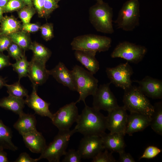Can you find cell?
I'll list each match as a JSON object with an SVG mask.
<instances>
[{
	"mask_svg": "<svg viewBox=\"0 0 162 162\" xmlns=\"http://www.w3.org/2000/svg\"><path fill=\"white\" fill-rule=\"evenodd\" d=\"M140 17L138 0H128L123 4L114 22L117 28L132 31L139 25Z\"/></svg>",
	"mask_w": 162,
	"mask_h": 162,
	"instance_id": "obj_5",
	"label": "cell"
},
{
	"mask_svg": "<svg viewBox=\"0 0 162 162\" xmlns=\"http://www.w3.org/2000/svg\"><path fill=\"white\" fill-rule=\"evenodd\" d=\"M123 106H119L108 112L106 116V129L111 133H118L126 134L128 115Z\"/></svg>",
	"mask_w": 162,
	"mask_h": 162,
	"instance_id": "obj_12",
	"label": "cell"
},
{
	"mask_svg": "<svg viewBox=\"0 0 162 162\" xmlns=\"http://www.w3.org/2000/svg\"><path fill=\"white\" fill-rule=\"evenodd\" d=\"M29 50L33 52L32 58L46 64L50 58L51 52L43 45L36 42H32Z\"/></svg>",
	"mask_w": 162,
	"mask_h": 162,
	"instance_id": "obj_26",
	"label": "cell"
},
{
	"mask_svg": "<svg viewBox=\"0 0 162 162\" xmlns=\"http://www.w3.org/2000/svg\"><path fill=\"white\" fill-rule=\"evenodd\" d=\"M12 137L11 129L0 120V147L12 151L16 150L18 148L13 142Z\"/></svg>",
	"mask_w": 162,
	"mask_h": 162,
	"instance_id": "obj_25",
	"label": "cell"
},
{
	"mask_svg": "<svg viewBox=\"0 0 162 162\" xmlns=\"http://www.w3.org/2000/svg\"><path fill=\"white\" fill-rule=\"evenodd\" d=\"M76 102H72L66 104L53 114L51 120L52 124L59 130H68L76 122L79 114Z\"/></svg>",
	"mask_w": 162,
	"mask_h": 162,
	"instance_id": "obj_9",
	"label": "cell"
},
{
	"mask_svg": "<svg viewBox=\"0 0 162 162\" xmlns=\"http://www.w3.org/2000/svg\"><path fill=\"white\" fill-rule=\"evenodd\" d=\"M1 29H0V35L1 34Z\"/></svg>",
	"mask_w": 162,
	"mask_h": 162,
	"instance_id": "obj_52",
	"label": "cell"
},
{
	"mask_svg": "<svg viewBox=\"0 0 162 162\" xmlns=\"http://www.w3.org/2000/svg\"><path fill=\"white\" fill-rule=\"evenodd\" d=\"M97 2L103 1V0H96Z\"/></svg>",
	"mask_w": 162,
	"mask_h": 162,
	"instance_id": "obj_51",
	"label": "cell"
},
{
	"mask_svg": "<svg viewBox=\"0 0 162 162\" xmlns=\"http://www.w3.org/2000/svg\"><path fill=\"white\" fill-rule=\"evenodd\" d=\"M104 149L101 138L97 135L84 136L80 141L77 151L82 158H92Z\"/></svg>",
	"mask_w": 162,
	"mask_h": 162,
	"instance_id": "obj_13",
	"label": "cell"
},
{
	"mask_svg": "<svg viewBox=\"0 0 162 162\" xmlns=\"http://www.w3.org/2000/svg\"><path fill=\"white\" fill-rule=\"evenodd\" d=\"M26 6L21 0H10L3 9L4 13L18 11Z\"/></svg>",
	"mask_w": 162,
	"mask_h": 162,
	"instance_id": "obj_33",
	"label": "cell"
},
{
	"mask_svg": "<svg viewBox=\"0 0 162 162\" xmlns=\"http://www.w3.org/2000/svg\"><path fill=\"white\" fill-rule=\"evenodd\" d=\"M48 71L50 75L52 76L58 82L71 91H77L72 71L68 70L63 63L59 62L55 68Z\"/></svg>",
	"mask_w": 162,
	"mask_h": 162,
	"instance_id": "obj_15",
	"label": "cell"
},
{
	"mask_svg": "<svg viewBox=\"0 0 162 162\" xmlns=\"http://www.w3.org/2000/svg\"><path fill=\"white\" fill-rule=\"evenodd\" d=\"M1 34L9 35L21 30L20 22L13 16H4L0 22Z\"/></svg>",
	"mask_w": 162,
	"mask_h": 162,
	"instance_id": "obj_24",
	"label": "cell"
},
{
	"mask_svg": "<svg viewBox=\"0 0 162 162\" xmlns=\"http://www.w3.org/2000/svg\"><path fill=\"white\" fill-rule=\"evenodd\" d=\"M7 153L4 151V149L0 147V162H8Z\"/></svg>",
	"mask_w": 162,
	"mask_h": 162,
	"instance_id": "obj_45",
	"label": "cell"
},
{
	"mask_svg": "<svg viewBox=\"0 0 162 162\" xmlns=\"http://www.w3.org/2000/svg\"><path fill=\"white\" fill-rule=\"evenodd\" d=\"M19 118L13 126L22 136L28 133L37 130V121L33 115L24 112L19 115Z\"/></svg>",
	"mask_w": 162,
	"mask_h": 162,
	"instance_id": "obj_22",
	"label": "cell"
},
{
	"mask_svg": "<svg viewBox=\"0 0 162 162\" xmlns=\"http://www.w3.org/2000/svg\"><path fill=\"white\" fill-rule=\"evenodd\" d=\"M12 42L9 36L1 34L0 35V52H2L7 50Z\"/></svg>",
	"mask_w": 162,
	"mask_h": 162,
	"instance_id": "obj_39",
	"label": "cell"
},
{
	"mask_svg": "<svg viewBox=\"0 0 162 162\" xmlns=\"http://www.w3.org/2000/svg\"><path fill=\"white\" fill-rule=\"evenodd\" d=\"M41 26L37 23H29L22 24L21 26V30L28 33H34L40 30Z\"/></svg>",
	"mask_w": 162,
	"mask_h": 162,
	"instance_id": "obj_40",
	"label": "cell"
},
{
	"mask_svg": "<svg viewBox=\"0 0 162 162\" xmlns=\"http://www.w3.org/2000/svg\"><path fill=\"white\" fill-rule=\"evenodd\" d=\"M22 136L26 146L33 153L41 154L47 146L44 137L37 130Z\"/></svg>",
	"mask_w": 162,
	"mask_h": 162,
	"instance_id": "obj_19",
	"label": "cell"
},
{
	"mask_svg": "<svg viewBox=\"0 0 162 162\" xmlns=\"http://www.w3.org/2000/svg\"><path fill=\"white\" fill-rule=\"evenodd\" d=\"M32 86L31 94L25 100V104L33 109L36 114L42 116L47 117L51 120L53 114L49 109L50 104L41 98L37 94V86Z\"/></svg>",
	"mask_w": 162,
	"mask_h": 162,
	"instance_id": "obj_16",
	"label": "cell"
},
{
	"mask_svg": "<svg viewBox=\"0 0 162 162\" xmlns=\"http://www.w3.org/2000/svg\"><path fill=\"white\" fill-rule=\"evenodd\" d=\"M96 53L93 51L76 50L74 56L77 61L94 74L99 69V63L95 57Z\"/></svg>",
	"mask_w": 162,
	"mask_h": 162,
	"instance_id": "obj_21",
	"label": "cell"
},
{
	"mask_svg": "<svg viewBox=\"0 0 162 162\" xmlns=\"http://www.w3.org/2000/svg\"><path fill=\"white\" fill-rule=\"evenodd\" d=\"M10 0H0V7L3 9Z\"/></svg>",
	"mask_w": 162,
	"mask_h": 162,
	"instance_id": "obj_48",
	"label": "cell"
},
{
	"mask_svg": "<svg viewBox=\"0 0 162 162\" xmlns=\"http://www.w3.org/2000/svg\"><path fill=\"white\" fill-rule=\"evenodd\" d=\"M73 73L77 91L79 94V97L76 103L82 101L86 104V98L90 95H93L98 87V80L93 74L82 67L75 65L72 70Z\"/></svg>",
	"mask_w": 162,
	"mask_h": 162,
	"instance_id": "obj_6",
	"label": "cell"
},
{
	"mask_svg": "<svg viewBox=\"0 0 162 162\" xmlns=\"http://www.w3.org/2000/svg\"><path fill=\"white\" fill-rule=\"evenodd\" d=\"M25 100L9 95L0 100V107L9 110L20 115L23 113L25 104Z\"/></svg>",
	"mask_w": 162,
	"mask_h": 162,
	"instance_id": "obj_23",
	"label": "cell"
},
{
	"mask_svg": "<svg viewBox=\"0 0 162 162\" xmlns=\"http://www.w3.org/2000/svg\"><path fill=\"white\" fill-rule=\"evenodd\" d=\"M64 155L62 162H80L82 158L78 151L74 149H70Z\"/></svg>",
	"mask_w": 162,
	"mask_h": 162,
	"instance_id": "obj_37",
	"label": "cell"
},
{
	"mask_svg": "<svg viewBox=\"0 0 162 162\" xmlns=\"http://www.w3.org/2000/svg\"><path fill=\"white\" fill-rule=\"evenodd\" d=\"M7 51L8 55L16 61L21 58L25 54L24 51L18 45L12 42Z\"/></svg>",
	"mask_w": 162,
	"mask_h": 162,
	"instance_id": "obj_34",
	"label": "cell"
},
{
	"mask_svg": "<svg viewBox=\"0 0 162 162\" xmlns=\"http://www.w3.org/2000/svg\"><path fill=\"white\" fill-rule=\"evenodd\" d=\"M124 136L123 134L118 133H105L100 136L104 149L109 150L112 153H118L124 150L126 144Z\"/></svg>",
	"mask_w": 162,
	"mask_h": 162,
	"instance_id": "obj_20",
	"label": "cell"
},
{
	"mask_svg": "<svg viewBox=\"0 0 162 162\" xmlns=\"http://www.w3.org/2000/svg\"><path fill=\"white\" fill-rule=\"evenodd\" d=\"M45 64L33 58L29 62L27 76L32 85L38 86L42 85L48 79L50 74Z\"/></svg>",
	"mask_w": 162,
	"mask_h": 162,
	"instance_id": "obj_17",
	"label": "cell"
},
{
	"mask_svg": "<svg viewBox=\"0 0 162 162\" xmlns=\"http://www.w3.org/2000/svg\"><path fill=\"white\" fill-rule=\"evenodd\" d=\"M43 38L46 41L51 40L54 37L52 24L47 23L41 26L40 30Z\"/></svg>",
	"mask_w": 162,
	"mask_h": 162,
	"instance_id": "obj_35",
	"label": "cell"
},
{
	"mask_svg": "<svg viewBox=\"0 0 162 162\" xmlns=\"http://www.w3.org/2000/svg\"><path fill=\"white\" fill-rule=\"evenodd\" d=\"M10 62L9 56L0 52V70L4 68L11 65Z\"/></svg>",
	"mask_w": 162,
	"mask_h": 162,
	"instance_id": "obj_44",
	"label": "cell"
},
{
	"mask_svg": "<svg viewBox=\"0 0 162 162\" xmlns=\"http://www.w3.org/2000/svg\"><path fill=\"white\" fill-rule=\"evenodd\" d=\"M58 3L55 0H45L44 17L47 18L53 11L59 7Z\"/></svg>",
	"mask_w": 162,
	"mask_h": 162,
	"instance_id": "obj_36",
	"label": "cell"
},
{
	"mask_svg": "<svg viewBox=\"0 0 162 162\" xmlns=\"http://www.w3.org/2000/svg\"><path fill=\"white\" fill-rule=\"evenodd\" d=\"M110 82L100 85L93 96V107L108 112L118 106L117 99L111 91Z\"/></svg>",
	"mask_w": 162,
	"mask_h": 162,
	"instance_id": "obj_11",
	"label": "cell"
},
{
	"mask_svg": "<svg viewBox=\"0 0 162 162\" xmlns=\"http://www.w3.org/2000/svg\"><path fill=\"white\" fill-rule=\"evenodd\" d=\"M36 12L33 6H26L18 11V14L22 24H26L30 22Z\"/></svg>",
	"mask_w": 162,
	"mask_h": 162,
	"instance_id": "obj_31",
	"label": "cell"
},
{
	"mask_svg": "<svg viewBox=\"0 0 162 162\" xmlns=\"http://www.w3.org/2000/svg\"><path fill=\"white\" fill-rule=\"evenodd\" d=\"M89 17L97 31L107 34L114 33L113 9L108 3L103 1L97 2L89 9Z\"/></svg>",
	"mask_w": 162,
	"mask_h": 162,
	"instance_id": "obj_2",
	"label": "cell"
},
{
	"mask_svg": "<svg viewBox=\"0 0 162 162\" xmlns=\"http://www.w3.org/2000/svg\"><path fill=\"white\" fill-rule=\"evenodd\" d=\"M147 51L144 46L124 41L116 46L110 56L112 58H121L128 62L137 64L143 59Z\"/></svg>",
	"mask_w": 162,
	"mask_h": 162,
	"instance_id": "obj_8",
	"label": "cell"
},
{
	"mask_svg": "<svg viewBox=\"0 0 162 162\" xmlns=\"http://www.w3.org/2000/svg\"><path fill=\"white\" fill-rule=\"evenodd\" d=\"M45 0H33V6L39 17H44V6Z\"/></svg>",
	"mask_w": 162,
	"mask_h": 162,
	"instance_id": "obj_41",
	"label": "cell"
},
{
	"mask_svg": "<svg viewBox=\"0 0 162 162\" xmlns=\"http://www.w3.org/2000/svg\"><path fill=\"white\" fill-rule=\"evenodd\" d=\"M4 13L3 9L0 7V22L3 19L4 16L3 14Z\"/></svg>",
	"mask_w": 162,
	"mask_h": 162,
	"instance_id": "obj_49",
	"label": "cell"
},
{
	"mask_svg": "<svg viewBox=\"0 0 162 162\" xmlns=\"http://www.w3.org/2000/svg\"><path fill=\"white\" fill-rule=\"evenodd\" d=\"M154 112L151 116L150 125L158 134L162 135V102L160 101L153 105Z\"/></svg>",
	"mask_w": 162,
	"mask_h": 162,
	"instance_id": "obj_27",
	"label": "cell"
},
{
	"mask_svg": "<svg viewBox=\"0 0 162 162\" xmlns=\"http://www.w3.org/2000/svg\"><path fill=\"white\" fill-rule=\"evenodd\" d=\"M119 158L117 162H135L134 158L129 153L125 152L124 150L118 153Z\"/></svg>",
	"mask_w": 162,
	"mask_h": 162,
	"instance_id": "obj_42",
	"label": "cell"
},
{
	"mask_svg": "<svg viewBox=\"0 0 162 162\" xmlns=\"http://www.w3.org/2000/svg\"><path fill=\"white\" fill-rule=\"evenodd\" d=\"M38 158L34 159L26 152L21 153L16 159L15 162H37L38 161Z\"/></svg>",
	"mask_w": 162,
	"mask_h": 162,
	"instance_id": "obj_43",
	"label": "cell"
},
{
	"mask_svg": "<svg viewBox=\"0 0 162 162\" xmlns=\"http://www.w3.org/2000/svg\"><path fill=\"white\" fill-rule=\"evenodd\" d=\"M130 112L128 115L126 134L132 136L133 133L142 131L150 125L151 117L139 113Z\"/></svg>",
	"mask_w": 162,
	"mask_h": 162,
	"instance_id": "obj_18",
	"label": "cell"
},
{
	"mask_svg": "<svg viewBox=\"0 0 162 162\" xmlns=\"http://www.w3.org/2000/svg\"><path fill=\"white\" fill-rule=\"evenodd\" d=\"M29 62L27 60L25 54L15 63L11 64L13 70L18 74L19 80L23 77L27 76Z\"/></svg>",
	"mask_w": 162,
	"mask_h": 162,
	"instance_id": "obj_29",
	"label": "cell"
},
{
	"mask_svg": "<svg viewBox=\"0 0 162 162\" xmlns=\"http://www.w3.org/2000/svg\"><path fill=\"white\" fill-rule=\"evenodd\" d=\"M111 39L108 37L94 34L79 36L74 38L70 45L74 50L105 52L111 47Z\"/></svg>",
	"mask_w": 162,
	"mask_h": 162,
	"instance_id": "obj_7",
	"label": "cell"
},
{
	"mask_svg": "<svg viewBox=\"0 0 162 162\" xmlns=\"http://www.w3.org/2000/svg\"><path fill=\"white\" fill-rule=\"evenodd\" d=\"M8 36L12 42L18 45L24 51L29 50L32 42L28 33L21 30Z\"/></svg>",
	"mask_w": 162,
	"mask_h": 162,
	"instance_id": "obj_28",
	"label": "cell"
},
{
	"mask_svg": "<svg viewBox=\"0 0 162 162\" xmlns=\"http://www.w3.org/2000/svg\"><path fill=\"white\" fill-rule=\"evenodd\" d=\"M106 72L110 81L117 87L124 90L132 85L131 77L133 71L128 62L113 68H107Z\"/></svg>",
	"mask_w": 162,
	"mask_h": 162,
	"instance_id": "obj_10",
	"label": "cell"
},
{
	"mask_svg": "<svg viewBox=\"0 0 162 162\" xmlns=\"http://www.w3.org/2000/svg\"><path fill=\"white\" fill-rule=\"evenodd\" d=\"M76 132V128L72 130H59L53 140L41 153L38 158V160L47 159L49 162H59L61 157L66 152L70 137Z\"/></svg>",
	"mask_w": 162,
	"mask_h": 162,
	"instance_id": "obj_4",
	"label": "cell"
},
{
	"mask_svg": "<svg viewBox=\"0 0 162 162\" xmlns=\"http://www.w3.org/2000/svg\"><path fill=\"white\" fill-rule=\"evenodd\" d=\"M20 81L18 80L10 85L5 84L4 86L7 88L9 95L21 98L28 96L27 90L21 85Z\"/></svg>",
	"mask_w": 162,
	"mask_h": 162,
	"instance_id": "obj_30",
	"label": "cell"
},
{
	"mask_svg": "<svg viewBox=\"0 0 162 162\" xmlns=\"http://www.w3.org/2000/svg\"><path fill=\"white\" fill-rule=\"evenodd\" d=\"M123 106L130 112H136L151 116L154 107L138 87L131 85L124 90Z\"/></svg>",
	"mask_w": 162,
	"mask_h": 162,
	"instance_id": "obj_3",
	"label": "cell"
},
{
	"mask_svg": "<svg viewBox=\"0 0 162 162\" xmlns=\"http://www.w3.org/2000/svg\"><path fill=\"white\" fill-rule=\"evenodd\" d=\"M6 82L5 79L0 76V89L4 86L6 84Z\"/></svg>",
	"mask_w": 162,
	"mask_h": 162,
	"instance_id": "obj_47",
	"label": "cell"
},
{
	"mask_svg": "<svg viewBox=\"0 0 162 162\" xmlns=\"http://www.w3.org/2000/svg\"><path fill=\"white\" fill-rule=\"evenodd\" d=\"M85 104V107L76 122V132L84 136H100L105 133L106 129V117L99 110Z\"/></svg>",
	"mask_w": 162,
	"mask_h": 162,
	"instance_id": "obj_1",
	"label": "cell"
},
{
	"mask_svg": "<svg viewBox=\"0 0 162 162\" xmlns=\"http://www.w3.org/2000/svg\"><path fill=\"white\" fill-rule=\"evenodd\" d=\"M138 83V88L146 97L157 99L162 98V81L146 76L141 80H135Z\"/></svg>",
	"mask_w": 162,
	"mask_h": 162,
	"instance_id": "obj_14",
	"label": "cell"
},
{
	"mask_svg": "<svg viewBox=\"0 0 162 162\" xmlns=\"http://www.w3.org/2000/svg\"><path fill=\"white\" fill-rule=\"evenodd\" d=\"M26 6L33 7V0H21Z\"/></svg>",
	"mask_w": 162,
	"mask_h": 162,
	"instance_id": "obj_46",
	"label": "cell"
},
{
	"mask_svg": "<svg viewBox=\"0 0 162 162\" xmlns=\"http://www.w3.org/2000/svg\"><path fill=\"white\" fill-rule=\"evenodd\" d=\"M56 2H58L59 1H60L61 0H55Z\"/></svg>",
	"mask_w": 162,
	"mask_h": 162,
	"instance_id": "obj_50",
	"label": "cell"
},
{
	"mask_svg": "<svg viewBox=\"0 0 162 162\" xmlns=\"http://www.w3.org/2000/svg\"><path fill=\"white\" fill-rule=\"evenodd\" d=\"M161 150L156 146H149L145 149L143 153L140 158V159L142 158L150 159L157 156L161 152Z\"/></svg>",
	"mask_w": 162,
	"mask_h": 162,
	"instance_id": "obj_38",
	"label": "cell"
},
{
	"mask_svg": "<svg viewBox=\"0 0 162 162\" xmlns=\"http://www.w3.org/2000/svg\"><path fill=\"white\" fill-rule=\"evenodd\" d=\"M104 151H101L92 158V162H117L112 154V152H109L108 150L105 149Z\"/></svg>",
	"mask_w": 162,
	"mask_h": 162,
	"instance_id": "obj_32",
	"label": "cell"
}]
</instances>
